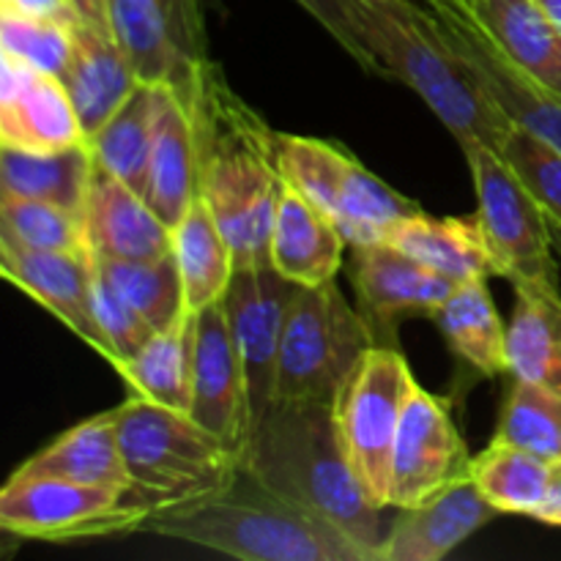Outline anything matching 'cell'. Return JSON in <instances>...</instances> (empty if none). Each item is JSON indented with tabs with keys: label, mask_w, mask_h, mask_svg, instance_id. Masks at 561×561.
<instances>
[{
	"label": "cell",
	"mask_w": 561,
	"mask_h": 561,
	"mask_svg": "<svg viewBox=\"0 0 561 561\" xmlns=\"http://www.w3.org/2000/svg\"><path fill=\"white\" fill-rule=\"evenodd\" d=\"M0 49L60 77L71 58V27L66 20L0 5Z\"/></svg>",
	"instance_id": "74e56055"
},
{
	"label": "cell",
	"mask_w": 561,
	"mask_h": 561,
	"mask_svg": "<svg viewBox=\"0 0 561 561\" xmlns=\"http://www.w3.org/2000/svg\"><path fill=\"white\" fill-rule=\"evenodd\" d=\"M416 211H422L420 203L409 201L405 195L394 192L378 175H373L359 159L351 157L348 170H345L343 190H340L337 208L332 214L337 219L343 236L348 239V247L387 241L389 230L400 219L411 217Z\"/></svg>",
	"instance_id": "d6a6232c"
},
{
	"label": "cell",
	"mask_w": 561,
	"mask_h": 561,
	"mask_svg": "<svg viewBox=\"0 0 561 561\" xmlns=\"http://www.w3.org/2000/svg\"><path fill=\"white\" fill-rule=\"evenodd\" d=\"M387 244L398 247L414 261L425 263L433 272L458 279H491L502 277L496 255L482 233L480 219L431 217L416 211L400 219L387 236Z\"/></svg>",
	"instance_id": "603a6c76"
},
{
	"label": "cell",
	"mask_w": 561,
	"mask_h": 561,
	"mask_svg": "<svg viewBox=\"0 0 561 561\" xmlns=\"http://www.w3.org/2000/svg\"><path fill=\"white\" fill-rule=\"evenodd\" d=\"M195 316L186 312L173 327L157 332L135 359L118 367L129 392L168 409H192V354H195Z\"/></svg>",
	"instance_id": "4dcf8cb0"
},
{
	"label": "cell",
	"mask_w": 561,
	"mask_h": 561,
	"mask_svg": "<svg viewBox=\"0 0 561 561\" xmlns=\"http://www.w3.org/2000/svg\"><path fill=\"white\" fill-rule=\"evenodd\" d=\"M201 195L233 250L236 266L272 263V230L283 195L279 135L206 64L195 96Z\"/></svg>",
	"instance_id": "7a4b0ae2"
},
{
	"label": "cell",
	"mask_w": 561,
	"mask_h": 561,
	"mask_svg": "<svg viewBox=\"0 0 561 561\" xmlns=\"http://www.w3.org/2000/svg\"><path fill=\"white\" fill-rule=\"evenodd\" d=\"M115 427L131 485L153 499L157 513L217 491L241 469V455L201 422L135 392L115 405Z\"/></svg>",
	"instance_id": "5b68a950"
},
{
	"label": "cell",
	"mask_w": 561,
	"mask_h": 561,
	"mask_svg": "<svg viewBox=\"0 0 561 561\" xmlns=\"http://www.w3.org/2000/svg\"><path fill=\"white\" fill-rule=\"evenodd\" d=\"M173 255L192 312L222 299L233 279L236 257L203 195L195 197L186 217L173 228Z\"/></svg>",
	"instance_id": "f546056e"
},
{
	"label": "cell",
	"mask_w": 561,
	"mask_h": 561,
	"mask_svg": "<svg viewBox=\"0 0 561 561\" xmlns=\"http://www.w3.org/2000/svg\"><path fill=\"white\" fill-rule=\"evenodd\" d=\"M345 247L337 219L285 184L272 230V266L296 285L332 283Z\"/></svg>",
	"instance_id": "7402d4cb"
},
{
	"label": "cell",
	"mask_w": 561,
	"mask_h": 561,
	"mask_svg": "<svg viewBox=\"0 0 561 561\" xmlns=\"http://www.w3.org/2000/svg\"><path fill=\"white\" fill-rule=\"evenodd\" d=\"M548 228H551V239H553V250H557V257L561 263V225L557 222V219L548 217Z\"/></svg>",
	"instance_id": "f6af8a7d"
},
{
	"label": "cell",
	"mask_w": 561,
	"mask_h": 561,
	"mask_svg": "<svg viewBox=\"0 0 561 561\" xmlns=\"http://www.w3.org/2000/svg\"><path fill=\"white\" fill-rule=\"evenodd\" d=\"M438 332L458 359L480 376L510 373L507 327L499 316L488 279H463L447 301L433 312Z\"/></svg>",
	"instance_id": "4316f807"
},
{
	"label": "cell",
	"mask_w": 561,
	"mask_h": 561,
	"mask_svg": "<svg viewBox=\"0 0 561 561\" xmlns=\"http://www.w3.org/2000/svg\"><path fill=\"white\" fill-rule=\"evenodd\" d=\"M0 142L25 151H60L85 142L75 102L64 80L3 53Z\"/></svg>",
	"instance_id": "e0dca14e"
},
{
	"label": "cell",
	"mask_w": 561,
	"mask_h": 561,
	"mask_svg": "<svg viewBox=\"0 0 561 561\" xmlns=\"http://www.w3.org/2000/svg\"><path fill=\"white\" fill-rule=\"evenodd\" d=\"M351 153L316 137L279 135V173L288 186L334 214Z\"/></svg>",
	"instance_id": "8d00e7d4"
},
{
	"label": "cell",
	"mask_w": 561,
	"mask_h": 561,
	"mask_svg": "<svg viewBox=\"0 0 561 561\" xmlns=\"http://www.w3.org/2000/svg\"><path fill=\"white\" fill-rule=\"evenodd\" d=\"M93 312H96L99 332L107 343V362L115 370L135 359L142 345L157 334V329L110 285L96 261H93Z\"/></svg>",
	"instance_id": "ab89813d"
},
{
	"label": "cell",
	"mask_w": 561,
	"mask_h": 561,
	"mask_svg": "<svg viewBox=\"0 0 561 561\" xmlns=\"http://www.w3.org/2000/svg\"><path fill=\"white\" fill-rule=\"evenodd\" d=\"M14 474L58 477L82 485H131L115 427V409L60 433L53 444L31 455Z\"/></svg>",
	"instance_id": "d4e9b609"
},
{
	"label": "cell",
	"mask_w": 561,
	"mask_h": 561,
	"mask_svg": "<svg viewBox=\"0 0 561 561\" xmlns=\"http://www.w3.org/2000/svg\"><path fill=\"white\" fill-rule=\"evenodd\" d=\"M469 466L471 455L455 425L449 400L416 383L394 438L389 510H409L431 502L444 488L469 477Z\"/></svg>",
	"instance_id": "8fae6325"
},
{
	"label": "cell",
	"mask_w": 561,
	"mask_h": 561,
	"mask_svg": "<svg viewBox=\"0 0 561 561\" xmlns=\"http://www.w3.org/2000/svg\"><path fill=\"white\" fill-rule=\"evenodd\" d=\"M93 157L88 142L60 151H25L0 142V192L55 203L82 214Z\"/></svg>",
	"instance_id": "f1b7e54d"
},
{
	"label": "cell",
	"mask_w": 561,
	"mask_h": 561,
	"mask_svg": "<svg viewBox=\"0 0 561 561\" xmlns=\"http://www.w3.org/2000/svg\"><path fill=\"white\" fill-rule=\"evenodd\" d=\"M373 345H378L376 332L334 279L296 285L279 343L274 400L334 403L348 373Z\"/></svg>",
	"instance_id": "8992f818"
},
{
	"label": "cell",
	"mask_w": 561,
	"mask_h": 561,
	"mask_svg": "<svg viewBox=\"0 0 561 561\" xmlns=\"http://www.w3.org/2000/svg\"><path fill=\"white\" fill-rule=\"evenodd\" d=\"M104 277L115 290L151 323L157 332L173 327L175 321L192 312L186 307L184 279L175 255L157 257V261H99Z\"/></svg>",
	"instance_id": "836d02e7"
},
{
	"label": "cell",
	"mask_w": 561,
	"mask_h": 561,
	"mask_svg": "<svg viewBox=\"0 0 561 561\" xmlns=\"http://www.w3.org/2000/svg\"><path fill=\"white\" fill-rule=\"evenodd\" d=\"M107 14L137 80L170 85L195 102L208 60H195L181 49L162 0H107Z\"/></svg>",
	"instance_id": "44dd1931"
},
{
	"label": "cell",
	"mask_w": 561,
	"mask_h": 561,
	"mask_svg": "<svg viewBox=\"0 0 561 561\" xmlns=\"http://www.w3.org/2000/svg\"><path fill=\"white\" fill-rule=\"evenodd\" d=\"M427 5H431L433 14H436V11H444V9H458V5H455V0H427Z\"/></svg>",
	"instance_id": "bcb514c9"
},
{
	"label": "cell",
	"mask_w": 561,
	"mask_h": 561,
	"mask_svg": "<svg viewBox=\"0 0 561 561\" xmlns=\"http://www.w3.org/2000/svg\"><path fill=\"white\" fill-rule=\"evenodd\" d=\"M416 3H422V5H425V9H431V5H427V0H416Z\"/></svg>",
	"instance_id": "c3c4849f"
},
{
	"label": "cell",
	"mask_w": 561,
	"mask_h": 561,
	"mask_svg": "<svg viewBox=\"0 0 561 561\" xmlns=\"http://www.w3.org/2000/svg\"><path fill=\"white\" fill-rule=\"evenodd\" d=\"M499 513L471 477L453 482L420 507L398 510L381 546V561H442Z\"/></svg>",
	"instance_id": "d6986e66"
},
{
	"label": "cell",
	"mask_w": 561,
	"mask_h": 561,
	"mask_svg": "<svg viewBox=\"0 0 561 561\" xmlns=\"http://www.w3.org/2000/svg\"><path fill=\"white\" fill-rule=\"evenodd\" d=\"M241 466L252 477L318 515L381 561L387 540L383 510L367 499L340 438L332 403L274 400L250 427Z\"/></svg>",
	"instance_id": "6da1fadb"
},
{
	"label": "cell",
	"mask_w": 561,
	"mask_h": 561,
	"mask_svg": "<svg viewBox=\"0 0 561 561\" xmlns=\"http://www.w3.org/2000/svg\"><path fill=\"white\" fill-rule=\"evenodd\" d=\"M168 20L173 25L175 42L190 58L206 60V31H203L201 0H162Z\"/></svg>",
	"instance_id": "b9f144b4"
},
{
	"label": "cell",
	"mask_w": 561,
	"mask_h": 561,
	"mask_svg": "<svg viewBox=\"0 0 561 561\" xmlns=\"http://www.w3.org/2000/svg\"><path fill=\"white\" fill-rule=\"evenodd\" d=\"M535 520L548 526H561V458L553 460L551 485H548V496L542 507L535 513Z\"/></svg>",
	"instance_id": "7bdbcfd3"
},
{
	"label": "cell",
	"mask_w": 561,
	"mask_h": 561,
	"mask_svg": "<svg viewBox=\"0 0 561 561\" xmlns=\"http://www.w3.org/2000/svg\"><path fill=\"white\" fill-rule=\"evenodd\" d=\"M460 151L474 179L477 219L502 277L513 285H546L559 290V257L540 203L499 148L460 142Z\"/></svg>",
	"instance_id": "9c48e42d"
},
{
	"label": "cell",
	"mask_w": 561,
	"mask_h": 561,
	"mask_svg": "<svg viewBox=\"0 0 561 561\" xmlns=\"http://www.w3.org/2000/svg\"><path fill=\"white\" fill-rule=\"evenodd\" d=\"M201 195V140L195 102L164 85L151 162H148L146 203L170 230L186 217Z\"/></svg>",
	"instance_id": "ffe728a7"
},
{
	"label": "cell",
	"mask_w": 561,
	"mask_h": 561,
	"mask_svg": "<svg viewBox=\"0 0 561 561\" xmlns=\"http://www.w3.org/2000/svg\"><path fill=\"white\" fill-rule=\"evenodd\" d=\"M0 239L31 250L91 255L82 214L9 192H0Z\"/></svg>",
	"instance_id": "e575fe53"
},
{
	"label": "cell",
	"mask_w": 561,
	"mask_h": 561,
	"mask_svg": "<svg viewBox=\"0 0 561 561\" xmlns=\"http://www.w3.org/2000/svg\"><path fill=\"white\" fill-rule=\"evenodd\" d=\"M140 531L244 561H376L367 548L274 493L244 466L217 491L151 515Z\"/></svg>",
	"instance_id": "3957f363"
},
{
	"label": "cell",
	"mask_w": 561,
	"mask_h": 561,
	"mask_svg": "<svg viewBox=\"0 0 561 561\" xmlns=\"http://www.w3.org/2000/svg\"><path fill=\"white\" fill-rule=\"evenodd\" d=\"M162 91L164 85L159 82L140 80L135 91L113 110V115L85 137L93 162L140 195H146L148 162H151L153 137H157Z\"/></svg>",
	"instance_id": "484cf974"
},
{
	"label": "cell",
	"mask_w": 561,
	"mask_h": 561,
	"mask_svg": "<svg viewBox=\"0 0 561 561\" xmlns=\"http://www.w3.org/2000/svg\"><path fill=\"white\" fill-rule=\"evenodd\" d=\"M553 460L493 438L482 453L471 455L469 477L482 496L507 515L535 518L551 485Z\"/></svg>",
	"instance_id": "1f68e13d"
},
{
	"label": "cell",
	"mask_w": 561,
	"mask_h": 561,
	"mask_svg": "<svg viewBox=\"0 0 561 561\" xmlns=\"http://www.w3.org/2000/svg\"><path fill=\"white\" fill-rule=\"evenodd\" d=\"M294 290L296 283L285 279L272 263H252L236 266L222 296L230 334L244 367L252 425L274 403L279 343Z\"/></svg>",
	"instance_id": "30bf717a"
},
{
	"label": "cell",
	"mask_w": 561,
	"mask_h": 561,
	"mask_svg": "<svg viewBox=\"0 0 561 561\" xmlns=\"http://www.w3.org/2000/svg\"><path fill=\"white\" fill-rule=\"evenodd\" d=\"M515 310L507 327L510 376L561 389V290L513 285Z\"/></svg>",
	"instance_id": "83f0119b"
},
{
	"label": "cell",
	"mask_w": 561,
	"mask_h": 561,
	"mask_svg": "<svg viewBox=\"0 0 561 561\" xmlns=\"http://www.w3.org/2000/svg\"><path fill=\"white\" fill-rule=\"evenodd\" d=\"M471 20L510 64L561 96V31L537 0H477Z\"/></svg>",
	"instance_id": "cb8c5ba5"
},
{
	"label": "cell",
	"mask_w": 561,
	"mask_h": 561,
	"mask_svg": "<svg viewBox=\"0 0 561 561\" xmlns=\"http://www.w3.org/2000/svg\"><path fill=\"white\" fill-rule=\"evenodd\" d=\"M307 14L316 16L318 25L323 31H329V36L356 60L365 71L370 75H381L387 77L383 71L381 60L373 55V49L367 47L365 36L359 31V22H356L354 9H351V0H296Z\"/></svg>",
	"instance_id": "60d3db41"
},
{
	"label": "cell",
	"mask_w": 561,
	"mask_h": 561,
	"mask_svg": "<svg viewBox=\"0 0 561 561\" xmlns=\"http://www.w3.org/2000/svg\"><path fill=\"white\" fill-rule=\"evenodd\" d=\"M499 442L540 455L546 460L561 458V389L515 378L502 405L496 436Z\"/></svg>",
	"instance_id": "d590c367"
},
{
	"label": "cell",
	"mask_w": 561,
	"mask_h": 561,
	"mask_svg": "<svg viewBox=\"0 0 561 561\" xmlns=\"http://www.w3.org/2000/svg\"><path fill=\"white\" fill-rule=\"evenodd\" d=\"M88 247L99 261H157L173 252V230L146 197L93 162L85 206Z\"/></svg>",
	"instance_id": "ac0fdd59"
},
{
	"label": "cell",
	"mask_w": 561,
	"mask_h": 561,
	"mask_svg": "<svg viewBox=\"0 0 561 561\" xmlns=\"http://www.w3.org/2000/svg\"><path fill=\"white\" fill-rule=\"evenodd\" d=\"M499 151L513 164L542 211L561 225V151L520 124L510 126Z\"/></svg>",
	"instance_id": "f35d334b"
},
{
	"label": "cell",
	"mask_w": 561,
	"mask_h": 561,
	"mask_svg": "<svg viewBox=\"0 0 561 561\" xmlns=\"http://www.w3.org/2000/svg\"><path fill=\"white\" fill-rule=\"evenodd\" d=\"M69 27L71 58L60 80L88 137L113 115L140 80L110 25L107 0H75Z\"/></svg>",
	"instance_id": "5bb4252c"
},
{
	"label": "cell",
	"mask_w": 561,
	"mask_h": 561,
	"mask_svg": "<svg viewBox=\"0 0 561 561\" xmlns=\"http://www.w3.org/2000/svg\"><path fill=\"white\" fill-rule=\"evenodd\" d=\"M351 9L387 77L420 93L455 140L502 146L515 121L471 77L431 9L416 0H351Z\"/></svg>",
	"instance_id": "277c9868"
},
{
	"label": "cell",
	"mask_w": 561,
	"mask_h": 561,
	"mask_svg": "<svg viewBox=\"0 0 561 561\" xmlns=\"http://www.w3.org/2000/svg\"><path fill=\"white\" fill-rule=\"evenodd\" d=\"M416 383L398 345H373L359 356L332 403L345 455L367 499L381 510H389L394 438Z\"/></svg>",
	"instance_id": "ba28073f"
},
{
	"label": "cell",
	"mask_w": 561,
	"mask_h": 561,
	"mask_svg": "<svg viewBox=\"0 0 561 561\" xmlns=\"http://www.w3.org/2000/svg\"><path fill=\"white\" fill-rule=\"evenodd\" d=\"M190 416L241 455L252 425L250 398L222 299L195 316Z\"/></svg>",
	"instance_id": "4fadbf2b"
},
{
	"label": "cell",
	"mask_w": 561,
	"mask_h": 561,
	"mask_svg": "<svg viewBox=\"0 0 561 561\" xmlns=\"http://www.w3.org/2000/svg\"><path fill=\"white\" fill-rule=\"evenodd\" d=\"M442 31L466 69L515 121L561 151V96L510 64L502 49L477 27L466 11H436Z\"/></svg>",
	"instance_id": "9a60e30c"
},
{
	"label": "cell",
	"mask_w": 561,
	"mask_h": 561,
	"mask_svg": "<svg viewBox=\"0 0 561 561\" xmlns=\"http://www.w3.org/2000/svg\"><path fill=\"white\" fill-rule=\"evenodd\" d=\"M354 250L356 307L376 332L378 345L398 343V323L409 316H427L453 296L458 279L433 272L398 247L378 244L351 247Z\"/></svg>",
	"instance_id": "7c38bea8"
},
{
	"label": "cell",
	"mask_w": 561,
	"mask_h": 561,
	"mask_svg": "<svg viewBox=\"0 0 561 561\" xmlns=\"http://www.w3.org/2000/svg\"><path fill=\"white\" fill-rule=\"evenodd\" d=\"M474 3L477 0H455V5H458L460 11H466L469 16H471V9H474Z\"/></svg>",
	"instance_id": "7dc6e473"
},
{
	"label": "cell",
	"mask_w": 561,
	"mask_h": 561,
	"mask_svg": "<svg viewBox=\"0 0 561 561\" xmlns=\"http://www.w3.org/2000/svg\"><path fill=\"white\" fill-rule=\"evenodd\" d=\"M0 274L107 359L93 312V255L31 250L0 239Z\"/></svg>",
	"instance_id": "2e32d148"
},
{
	"label": "cell",
	"mask_w": 561,
	"mask_h": 561,
	"mask_svg": "<svg viewBox=\"0 0 561 561\" xmlns=\"http://www.w3.org/2000/svg\"><path fill=\"white\" fill-rule=\"evenodd\" d=\"M157 504L137 485H82L11 474L0 491V529L38 542L96 540L140 531Z\"/></svg>",
	"instance_id": "52a82bcc"
},
{
	"label": "cell",
	"mask_w": 561,
	"mask_h": 561,
	"mask_svg": "<svg viewBox=\"0 0 561 561\" xmlns=\"http://www.w3.org/2000/svg\"><path fill=\"white\" fill-rule=\"evenodd\" d=\"M537 5H540V9L551 16L553 25L561 31V0H537Z\"/></svg>",
	"instance_id": "ee69618b"
}]
</instances>
